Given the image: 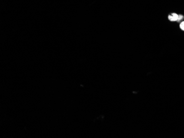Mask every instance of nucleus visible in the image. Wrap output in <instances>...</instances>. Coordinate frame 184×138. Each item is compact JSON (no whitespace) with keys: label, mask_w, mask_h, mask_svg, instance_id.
Returning a JSON list of instances; mask_svg holds the SVG:
<instances>
[{"label":"nucleus","mask_w":184,"mask_h":138,"mask_svg":"<svg viewBox=\"0 0 184 138\" xmlns=\"http://www.w3.org/2000/svg\"><path fill=\"white\" fill-rule=\"evenodd\" d=\"M178 17H179V15L176 13H172L171 14L169 15L168 16V19L171 22H175L177 21Z\"/></svg>","instance_id":"obj_1"},{"label":"nucleus","mask_w":184,"mask_h":138,"mask_svg":"<svg viewBox=\"0 0 184 138\" xmlns=\"http://www.w3.org/2000/svg\"><path fill=\"white\" fill-rule=\"evenodd\" d=\"M180 28L182 31H184V22H182L180 24Z\"/></svg>","instance_id":"obj_2"},{"label":"nucleus","mask_w":184,"mask_h":138,"mask_svg":"<svg viewBox=\"0 0 184 138\" xmlns=\"http://www.w3.org/2000/svg\"><path fill=\"white\" fill-rule=\"evenodd\" d=\"M183 18V16H182V15H179V17H178V20L177 22H179L181 20H182Z\"/></svg>","instance_id":"obj_3"}]
</instances>
